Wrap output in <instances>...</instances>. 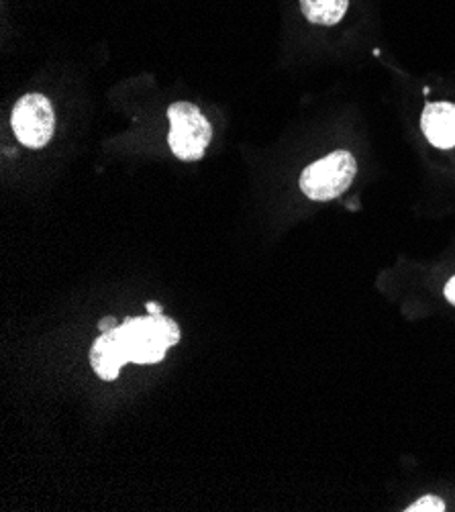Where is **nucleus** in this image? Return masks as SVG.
<instances>
[{
    "label": "nucleus",
    "instance_id": "nucleus-1",
    "mask_svg": "<svg viewBox=\"0 0 455 512\" xmlns=\"http://www.w3.org/2000/svg\"><path fill=\"white\" fill-rule=\"evenodd\" d=\"M180 341V327L162 317H133L100 335L90 351V364L103 380H117L125 364H158Z\"/></svg>",
    "mask_w": 455,
    "mask_h": 512
},
{
    "label": "nucleus",
    "instance_id": "nucleus-4",
    "mask_svg": "<svg viewBox=\"0 0 455 512\" xmlns=\"http://www.w3.org/2000/svg\"><path fill=\"white\" fill-rule=\"evenodd\" d=\"M11 125L17 139L23 145L31 149L45 147L49 139H52L54 127H56V115H54L52 102H49L43 94L23 96L13 109Z\"/></svg>",
    "mask_w": 455,
    "mask_h": 512
},
{
    "label": "nucleus",
    "instance_id": "nucleus-6",
    "mask_svg": "<svg viewBox=\"0 0 455 512\" xmlns=\"http://www.w3.org/2000/svg\"><path fill=\"white\" fill-rule=\"evenodd\" d=\"M349 7V0H300L302 15L315 25H337Z\"/></svg>",
    "mask_w": 455,
    "mask_h": 512
},
{
    "label": "nucleus",
    "instance_id": "nucleus-10",
    "mask_svg": "<svg viewBox=\"0 0 455 512\" xmlns=\"http://www.w3.org/2000/svg\"><path fill=\"white\" fill-rule=\"evenodd\" d=\"M98 327L103 329V333H105V331L115 329V327H117V321H115V319H103V321H100V325H98Z\"/></svg>",
    "mask_w": 455,
    "mask_h": 512
},
{
    "label": "nucleus",
    "instance_id": "nucleus-5",
    "mask_svg": "<svg viewBox=\"0 0 455 512\" xmlns=\"http://www.w3.org/2000/svg\"><path fill=\"white\" fill-rule=\"evenodd\" d=\"M425 137L439 149L455 147V105L451 102H431L421 117Z\"/></svg>",
    "mask_w": 455,
    "mask_h": 512
},
{
    "label": "nucleus",
    "instance_id": "nucleus-9",
    "mask_svg": "<svg viewBox=\"0 0 455 512\" xmlns=\"http://www.w3.org/2000/svg\"><path fill=\"white\" fill-rule=\"evenodd\" d=\"M147 313L154 315V317H162L164 309H162L160 304H156V302H147Z\"/></svg>",
    "mask_w": 455,
    "mask_h": 512
},
{
    "label": "nucleus",
    "instance_id": "nucleus-7",
    "mask_svg": "<svg viewBox=\"0 0 455 512\" xmlns=\"http://www.w3.org/2000/svg\"><path fill=\"white\" fill-rule=\"evenodd\" d=\"M409 512H443L445 510V504L441 498L437 496H423L421 500L413 502L409 508Z\"/></svg>",
    "mask_w": 455,
    "mask_h": 512
},
{
    "label": "nucleus",
    "instance_id": "nucleus-2",
    "mask_svg": "<svg viewBox=\"0 0 455 512\" xmlns=\"http://www.w3.org/2000/svg\"><path fill=\"white\" fill-rule=\"evenodd\" d=\"M168 119V143L174 156L182 162H196L205 156L213 139V127L207 117H202L198 107L192 102H174L168 109Z\"/></svg>",
    "mask_w": 455,
    "mask_h": 512
},
{
    "label": "nucleus",
    "instance_id": "nucleus-8",
    "mask_svg": "<svg viewBox=\"0 0 455 512\" xmlns=\"http://www.w3.org/2000/svg\"><path fill=\"white\" fill-rule=\"evenodd\" d=\"M445 298L451 302V304H455V276L447 282V286H445Z\"/></svg>",
    "mask_w": 455,
    "mask_h": 512
},
{
    "label": "nucleus",
    "instance_id": "nucleus-3",
    "mask_svg": "<svg viewBox=\"0 0 455 512\" xmlns=\"http://www.w3.org/2000/svg\"><path fill=\"white\" fill-rule=\"evenodd\" d=\"M356 174V158L349 151H333L327 158L307 166L300 176V190L311 200H333L351 186Z\"/></svg>",
    "mask_w": 455,
    "mask_h": 512
}]
</instances>
